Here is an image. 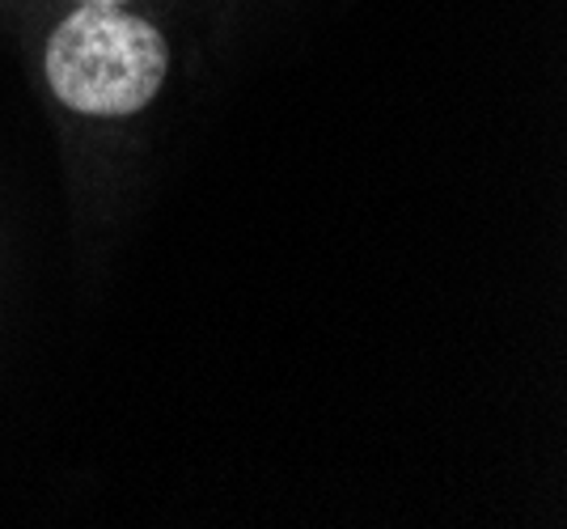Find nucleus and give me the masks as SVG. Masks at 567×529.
<instances>
[{
	"mask_svg": "<svg viewBox=\"0 0 567 529\" xmlns=\"http://www.w3.org/2000/svg\"><path fill=\"white\" fill-rule=\"evenodd\" d=\"M81 4H127V0H81Z\"/></svg>",
	"mask_w": 567,
	"mask_h": 529,
	"instance_id": "obj_2",
	"label": "nucleus"
},
{
	"mask_svg": "<svg viewBox=\"0 0 567 529\" xmlns=\"http://www.w3.org/2000/svg\"><path fill=\"white\" fill-rule=\"evenodd\" d=\"M169 69L162 30L118 4H81L48 39L51 94L76 115H136Z\"/></svg>",
	"mask_w": 567,
	"mask_h": 529,
	"instance_id": "obj_1",
	"label": "nucleus"
}]
</instances>
